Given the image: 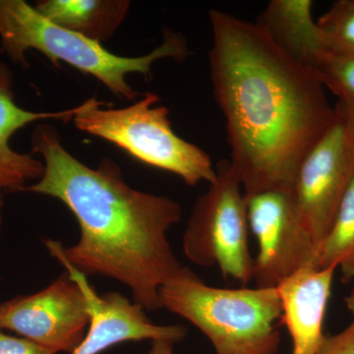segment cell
<instances>
[{"label":"cell","mask_w":354,"mask_h":354,"mask_svg":"<svg viewBox=\"0 0 354 354\" xmlns=\"http://www.w3.org/2000/svg\"><path fill=\"white\" fill-rule=\"evenodd\" d=\"M209 19L212 85L244 195L291 191L337 109L315 72L288 57L259 25L216 9Z\"/></svg>","instance_id":"obj_1"},{"label":"cell","mask_w":354,"mask_h":354,"mask_svg":"<svg viewBox=\"0 0 354 354\" xmlns=\"http://www.w3.org/2000/svg\"><path fill=\"white\" fill-rule=\"evenodd\" d=\"M32 145V155L44 158V171L23 191L60 200L80 225L76 245L46 241L51 254L84 274L120 281L148 311L162 308L160 288L183 268L167 239L181 218L178 203L130 187L109 158L97 169L84 165L67 152L53 125L35 128Z\"/></svg>","instance_id":"obj_2"},{"label":"cell","mask_w":354,"mask_h":354,"mask_svg":"<svg viewBox=\"0 0 354 354\" xmlns=\"http://www.w3.org/2000/svg\"><path fill=\"white\" fill-rule=\"evenodd\" d=\"M1 50L15 64L28 65L26 51L36 50L53 64L66 62L95 77L120 99L129 101L140 95L127 81L129 73L148 77L153 62L187 57V44L180 34L165 31L162 44L148 55L124 57L114 55L100 41L53 24L24 0H0Z\"/></svg>","instance_id":"obj_3"},{"label":"cell","mask_w":354,"mask_h":354,"mask_svg":"<svg viewBox=\"0 0 354 354\" xmlns=\"http://www.w3.org/2000/svg\"><path fill=\"white\" fill-rule=\"evenodd\" d=\"M160 297L162 307L208 337L216 354L278 353L283 308L277 288H215L183 267Z\"/></svg>","instance_id":"obj_4"},{"label":"cell","mask_w":354,"mask_h":354,"mask_svg":"<svg viewBox=\"0 0 354 354\" xmlns=\"http://www.w3.org/2000/svg\"><path fill=\"white\" fill-rule=\"evenodd\" d=\"M160 101L153 93L123 109L101 108L102 102L91 97L76 106L75 127L127 151L140 162L176 174L187 185L213 183L216 167L199 147L176 134L169 109L155 106Z\"/></svg>","instance_id":"obj_5"},{"label":"cell","mask_w":354,"mask_h":354,"mask_svg":"<svg viewBox=\"0 0 354 354\" xmlns=\"http://www.w3.org/2000/svg\"><path fill=\"white\" fill-rule=\"evenodd\" d=\"M216 178L193 208L183 236L186 257L202 267L218 266L242 285L253 279L245 195L230 160L216 165Z\"/></svg>","instance_id":"obj_6"},{"label":"cell","mask_w":354,"mask_h":354,"mask_svg":"<svg viewBox=\"0 0 354 354\" xmlns=\"http://www.w3.org/2000/svg\"><path fill=\"white\" fill-rule=\"evenodd\" d=\"M335 109V122L302 160L291 190L316 255L354 179V128Z\"/></svg>","instance_id":"obj_7"},{"label":"cell","mask_w":354,"mask_h":354,"mask_svg":"<svg viewBox=\"0 0 354 354\" xmlns=\"http://www.w3.org/2000/svg\"><path fill=\"white\" fill-rule=\"evenodd\" d=\"M245 198L249 228L258 243L252 279L256 288H277L298 270L314 267L316 247L298 216L291 191Z\"/></svg>","instance_id":"obj_8"},{"label":"cell","mask_w":354,"mask_h":354,"mask_svg":"<svg viewBox=\"0 0 354 354\" xmlns=\"http://www.w3.org/2000/svg\"><path fill=\"white\" fill-rule=\"evenodd\" d=\"M88 324L87 299L69 274L35 295L0 304V330H12L55 354L72 353Z\"/></svg>","instance_id":"obj_9"},{"label":"cell","mask_w":354,"mask_h":354,"mask_svg":"<svg viewBox=\"0 0 354 354\" xmlns=\"http://www.w3.org/2000/svg\"><path fill=\"white\" fill-rule=\"evenodd\" d=\"M59 262L70 278L80 286L88 301L90 324L87 335L71 354H99L106 348L127 341H169L179 342L185 337L183 326L155 325L147 318L143 307L118 292L99 295L88 285L85 274L66 261Z\"/></svg>","instance_id":"obj_10"},{"label":"cell","mask_w":354,"mask_h":354,"mask_svg":"<svg viewBox=\"0 0 354 354\" xmlns=\"http://www.w3.org/2000/svg\"><path fill=\"white\" fill-rule=\"evenodd\" d=\"M337 269L302 268L277 286L281 320L292 339L291 354H316L325 341L324 321Z\"/></svg>","instance_id":"obj_11"},{"label":"cell","mask_w":354,"mask_h":354,"mask_svg":"<svg viewBox=\"0 0 354 354\" xmlns=\"http://www.w3.org/2000/svg\"><path fill=\"white\" fill-rule=\"evenodd\" d=\"M77 109L58 113H34L16 104L13 92V76L6 64L0 62V191H23L30 180L39 179L44 171V162L32 153L13 150L10 139L16 132L35 121L73 120Z\"/></svg>","instance_id":"obj_12"},{"label":"cell","mask_w":354,"mask_h":354,"mask_svg":"<svg viewBox=\"0 0 354 354\" xmlns=\"http://www.w3.org/2000/svg\"><path fill=\"white\" fill-rule=\"evenodd\" d=\"M312 6L311 0H272L255 22L288 57L310 69L330 50Z\"/></svg>","instance_id":"obj_13"},{"label":"cell","mask_w":354,"mask_h":354,"mask_svg":"<svg viewBox=\"0 0 354 354\" xmlns=\"http://www.w3.org/2000/svg\"><path fill=\"white\" fill-rule=\"evenodd\" d=\"M35 9L64 29L100 41L113 36L127 17L130 2L123 0H43Z\"/></svg>","instance_id":"obj_14"},{"label":"cell","mask_w":354,"mask_h":354,"mask_svg":"<svg viewBox=\"0 0 354 354\" xmlns=\"http://www.w3.org/2000/svg\"><path fill=\"white\" fill-rule=\"evenodd\" d=\"M314 267L339 268L344 279L354 278V179L317 251Z\"/></svg>","instance_id":"obj_15"},{"label":"cell","mask_w":354,"mask_h":354,"mask_svg":"<svg viewBox=\"0 0 354 354\" xmlns=\"http://www.w3.org/2000/svg\"><path fill=\"white\" fill-rule=\"evenodd\" d=\"M312 70L324 87L339 97L337 108L354 128V55L327 51Z\"/></svg>","instance_id":"obj_16"},{"label":"cell","mask_w":354,"mask_h":354,"mask_svg":"<svg viewBox=\"0 0 354 354\" xmlns=\"http://www.w3.org/2000/svg\"><path fill=\"white\" fill-rule=\"evenodd\" d=\"M330 50L354 55V0H339L318 20Z\"/></svg>","instance_id":"obj_17"},{"label":"cell","mask_w":354,"mask_h":354,"mask_svg":"<svg viewBox=\"0 0 354 354\" xmlns=\"http://www.w3.org/2000/svg\"><path fill=\"white\" fill-rule=\"evenodd\" d=\"M316 354H354V321L339 334L326 337Z\"/></svg>","instance_id":"obj_18"},{"label":"cell","mask_w":354,"mask_h":354,"mask_svg":"<svg viewBox=\"0 0 354 354\" xmlns=\"http://www.w3.org/2000/svg\"><path fill=\"white\" fill-rule=\"evenodd\" d=\"M0 354H55L24 337H11L0 332Z\"/></svg>","instance_id":"obj_19"},{"label":"cell","mask_w":354,"mask_h":354,"mask_svg":"<svg viewBox=\"0 0 354 354\" xmlns=\"http://www.w3.org/2000/svg\"><path fill=\"white\" fill-rule=\"evenodd\" d=\"M149 354H174V342L169 341H153Z\"/></svg>","instance_id":"obj_20"},{"label":"cell","mask_w":354,"mask_h":354,"mask_svg":"<svg viewBox=\"0 0 354 354\" xmlns=\"http://www.w3.org/2000/svg\"><path fill=\"white\" fill-rule=\"evenodd\" d=\"M346 304L351 313L353 314L354 321V288L348 297H346Z\"/></svg>","instance_id":"obj_21"},{"label":"cell","mask_w":354,"mask_h":354,"mask_svg":"<svg viewBox=\"0 0 354 354\" xmlns=\"http://www.w3.org/2000/svg\"><path fill=\"white\" fill-rule=\"evenodd\" d=\"M2 191H0V230H1V223H2V207H3V197H2Z\"/></svg>","instance_id":"obj_22"}]
</instances>
